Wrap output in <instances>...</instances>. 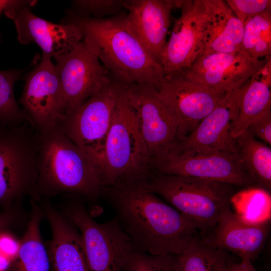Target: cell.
Listing matches in <instances>:
<instances>
[{
	"label": "cell",
	"instance_id": "29",
	"mask_svg": "<svg viewBox=\"0 0 271 271\" xmlns=\"http://www.w3.org/2000/svg\"><path fill=\"white\" fill-rule=\"evenodd\" d=\"M178 255H153L136 248L127 261L125 271H178Z\"/></svg>",
	"mask_w": 271,
	"mask_h": 271
},
{
	"label": "cell",
	"instance_id": "23",
	"mask_svg": "<svg viewBox=\"0 0 271 271\" xmlns=\"http://www.w3.org/2000/svg\"><path fill=\"white\" fill-rule=\"evenodd\" d=\"M235 139L238 157L243 169L257 187L271 188V148L247 129Z\"/></svg>",
	"mask_w": 271,
	"mask_h": 271
},
{
	"label": "cell",
	"instance_id": "4",
	"mask_svg": "<svg viewBox=\"0 0 271 271\" xmlns=\"http://www.w3.org/2000/svg\"><path fill=\"white\" fill-rule=\"evenodd\" d=\"M151 167L150 155L122 83L99 166L102 189L147 182L154 174Z\"/></svg>",
	"mask_w": 271,
	"mask_h": 271
},
{
	"label": "cell",
	"instance_id": "31",
	"mask_svg": "<svg viewBox=\"0 0 271 271\" xmlns=\"http://www.w3.org/2000/svg\"><path fill=\"white\" fill-rule=\"evenodd\" d=\"M227 5L243 24L251 17L271 10L270 0H227Z\"/></svg>",
	"mask_w": 271,
	"mask_h": 271
},
{
	"label": "cell",
	"instance_id": "24",
	"mask_svg": "<svg viewBox=\"0 0 271 271\" xmlns=\"http://www.w3.org/2000/svg\"><path fill=\"white\" fill-rule=\"evenodd\" d=\"M27 229L14 259L13 271H51L48 253L40 233L41 214L34 205Z\"/></svg>",
	"mask_w": 271,
	"mask_h": 271
},
{
	"label": "cell",
	"instance_id": "9",
	"mask_svg": "<svg viewBox=\"0 0 271 271\" xmlns=\"http://www.w3.org/2000/svg\"><path fill=\"white\" fill-rule=\"evenodd\" d=\"M54 58L63 91L65 116L113 81L100 63L95 47L83 38L70 51Z\"/></svg>",
	"mask_w": 271,
	"mask_h": 271
},
{
	"label": "cell",
	"instance_id": "20",
	"mask_svg": "<svg viewBox=\"0 0 271 271\" xmlns=\"http://www.w3.org/2000/svg\"><path fill=\"white\" fill-rule=\"evenodd\" d=\"M47 207L52 232L48 252L51 271H89L78 229L52 207Z\"/></svg>",
	"mask_w": 271,
	"mask_h": 271
},
{
	"label": "cell",
	"instance_id": "36",
	"mask_svg": "<svg viewBox=\"0 0 271 271\" xmlns=\"http://www.w3.org/2000/svg\"><path fill=\"white\" fill-rule=\"evenodd\" d=\"M14 218V213L11 211L0 213V234L6 231V229L12 224Z\"/></svg>",
	"mask_w": 271,
	"mask_h": 271
},
{
	"label": "cell",
	"instance_id": "5",
	"mask_svg": "<svg viewBox=\"0 0 271 271\" xmlns=\"http://www.w3.org/2000/svg\"><path fill=\"white\" fill-rule=\"evenodd\" d=\"M152 192L191 220L203 233L215 226L231 207L237 186L221 182L156 173L144 183Z\"/></svg>",
	"mask_w": 271,
	"mask_h": 271
},
{
	"label": "cell",
	"instance_id": "32",
	"mask_svg": "<svg viewBox=\"0 0 271 271\" xmlns=\"http://www.w3.org/2000/svg\"><path fill=\"white\" fill-rule=\"evenodd\" d=\"M256 138L271 144V110L267 111L256 118L247 129Z\"/></svg>",
	"mask_w": 271,
	"mask_h": 271
},
{
	"label": "cell",
	"instance_id": "19",
	"mask_svg": "<svg viewBox=\"0 0 271 271\" xmlns=\"http://www.w3.org/2000/svg\"><path fill=\"white\" fill-rule=\"evenodd\" d=\"M182 1H125L126 17L132 30L152 57L159 64L166 44L172 9Z\"/></svg>",
	"mask_w": 271,
	"mask_h": 271
},
{
	"label": "cell",
	"instance_id": "35",
	"mask_svg": "<svg viewBox=\"0 0 271 271\" xmlns=\"http://www.w3.org/2000/svg\"><path fill=\"white\" fill-rule=\"evenodd\" d=\"M228 271H258L254 267L252 261L248 259H242L239 262H232Z\"/></svg>",
	"mask_w": 271,
	"mask_h": 271
},
{
	"label": "cell",
	"instance_id": "16",
	"mask_svg": "<svg viewBox=\"0 0 271 271\" xmlns=\"http://www.w3.org/2000/svg\"><path fill=\"white\" fill-rule=\"evenodd\" d=\"M269 58H254L242 50L203 54L182 73L191 81L227 93L248 81Z\"/></svg>",
	"mask_w": 271,
	"mask_h": 271
},
{
	"label": "cell",
	"instance_id": "28",
	"mask_svg": "<svg viewBox=\"0 0 271 271\" xmlns=\"http://www.w3.org/2000/svg\"><path fill=\"white\" fill-rule=\"evenodd\" d=\"M18 70H0V126L17 125L29 121L15 100L13 86L19 79Z\"/></svg>",
	"mask_w": 271,
	"mask_h": 271
},
{
	"label": "cell",
	"instance_id": "30",
	"mask_svg": "<svg viewBox=\"0 0 271 271\" xmlns=\"http://www.w3.org/2000/svg\"><path fill=\"white\" fill-rule=\"evenodd\" d=\"M74 6L80 17L93 15L97 17L117 15L124 8L125 1L120 0H79L73 2Z\"/></svg>",
	"mask_w": 271,
	"mask_h": 271
},
{
	"label": "cell",
	"instance_id": "7",
	"mask_svg": "<svg viewBox=\"0 0 271 271\" xmlns=\"http://www.w3.org/2000/svg\"><path fill=\"white\" fill-rule=\"evenodd\" d=\"M67 213L81 234L89 271H125L136 247L115 217L98 223L79 203L70 205Z\"/></svg>",
	"mask_w": 271,
	"mask_h": 271
},
{
	"label": "cell",
	"instance_id": "14",
	"mask_svg": "<svg viewBox=\"0 0 271 271\" xmlns=\"http://www.w3.org/2000/svg\"><path fill=\"white\" fill-rule=\"evenodd\" d=\"M156 173L194 177L226 183L244 188L255 183L238 158L221 153L188 154L162 152L151 160Z\"/></svg>",
	"mask_w": 271,
	"mask_h": 271
},
{
	"label": "cell",
	"instance_id": "8",
	"mask_svg": "<svg viewBox=\"0 0 271 271\" xmlns=\"http://www.w3.org/2000/svg\"><path fill=\"white\" fill-rule=\"evenodd\" d=\"M121 88L122 83L113 80L65 116L60 125L98 169Z\"/></svg>",
	"mask_w": 271,
	"mask_h": 271
},
{
	"label": "cell",
	"instance_id": "1",
	"mask_svg": "<svg viewBox=\"0 0 271 271\" xmlns=\"http://www.w3.org/2000/svg\"><path fill=\"white\" fill-rule=\"evenodd\" d=\"M144 183L105 188L101 192L108 196L114 217L137 249L153 255H178L199 230Z\"/></svg>",
	"mask_w": 271,
	"mask_h": 271
},
{
	"label": "cell",
	"instance_id": "11",
	"mask_svg": "<svg viewBox=\"0 0 271 271\" xmlns=\"http://www.w3.org/2000/svg\"><path fill=\"white\" fill-rule=\"evenodd\" d=\"M246 82L227 92L191 133L173 144L165 152L188 154L221 153L238 157L236 143L231 137V132Z\"/></svg>",
	"mask_w": 271,
	"mask_h": 271
},
{
	"label": "cell",
	"instance_id": "33",
	"mask_svg": "<svg viewBox=\"0 0 271 271\" xmlns=\"http://www.w3.org/2000/svg\"><path fill=\"white\" fill-rule=\"evenodd\" d=\"M20 242L10 234L6 231L0 234V252L12 260L16 258Z\"/></svg>",
	"mask_w": 271,
	"mask_h": 271
},
{
	"label": "cell",
	"instance_id": "10",
	"mask_svg": "<svg viewBox=\"0 0 271 271\" xmlns=\"http://www.w3.org/2000/svg\"><path fill=\"white\" fill-rule=\"evenodd\" d=\"M20 103L38 133L60 125L65 116L63 91L50 58L42 55L41 62L27 75Z\"/></svg>",
	"mask_w": 271,
	"mask_h": 271
},
{
	"label": "cell",
	"instance_id": "12",
	"mask_svg": "<svg viewBox=\"0 0 271 271\" xmlns=\"http://www.w3.org/2000/svg\"><path fill=\"white\" fill-rule=\"evenodd\" d=\"M161 58L164 77L183 73L202 54L207 21L205 0H183Z\"/></svg>",
	"mask_w": 271,
	"mask_h": 271
},
{
	"label": "cell",
	"instance_id": "37",
	"mask_svg": "<svg viewBox=\"0 0 271 271\" xmlns=\"http://www.w3.org/2000/svg\"><path fill=\"white\" fill-rule=\"evenodd\" d=\"M11 260L0 252V271H6L10 266Z\"/></svg>",
	"mask_w": 271,
	"mask_h": 271
},
{
	"label": "cell",
	"instance_id": "2",
	"mask_svg": "<svg viewBox=\"0 0 271 271\" xmlns=\"http://www.w3.org/2000/svg\"><path fill=\"white\" fill-rule=\"evenodd\" d=\"M66 22L76 24L83 38L96 49L102 64L124 84H142L157 88L164 78L162 66L144 47L130 28L126 14L106 18L69 13Z\"/></svg>",
	"mask_w": 271,
	"mask_h": 271
},
{
	"label": "cell",
	"instance_id": "17",
	"mask_svg": "<svg viewBox=\"0 0 271 271\" xmlns=\"http://www.w3.org/2000/svg\"><path fill=\"white\" fill-rule=\"evenodd\" d=\"M29 6L4 11L15 25L18 39L22 44H37L42 55L50 58L67 53L82 39L80 28L70 22L57 24L34 15Z\"/></svg>",
	"mask_w": 271,
	"mask_h": 271
},
{
	"label": "cell",
	"instance_id": "25",
	"mask_svg": "<svg viewBox=\"0 0 271 271\" xmlns=\"http://www.w3.org/2000/svg\"><path fill=\"white\" fill-rule=\"evenodd\" d=\"M178 271H228L232 261L229 253L206 243L195 236L178 255Z\"/></svg>",
	"mask_w": 271,
	"mask_h": 271
},
{
	"label": "cell",
	"instance_id": "6",
	"mask_svg": "<svg viewBox=\"0 0 271 271\" xmlns=\"http://www.w3.org/2000/svg\"><path fill=\"white\" fill-rule=\"evenodd\" d=\"M38 177V133L28 122L0 126V204L32 195Z\"/></svg>",
	"mask_w": 271,
	"mask_h": 271
},
{
	"label": "cell",
	"instance_id": "27",
	"mask_svg": "<svg viewBox=\"0 0 271 271\" xmlns=\"http://www.w3.org/2000/svg\"><path fill=\"white\" fill-rule=\"evenodd\" d=\"M270 192L257 186L237 192L231 204L236 208L237 214L245 222L258 223L270 219Z\"/></svg>",
	"mask_w": 271,
	"mask_h": 271
},
{
	"label": "cell",
	"instance_id": "18",
	"mask_svg": "<svg viewBox=\"0 0 271 271\" xmlns=\"http://www.w3.org/2000/svg\"><path fill=\"white\" fill-rule=\"evenodd\" d=\"M270 226V219L255 224L245 222L229 207L207 235L201 237L211 246L252 261L263 249Z\"/></svg>",
	"mask_w": 271,
	"mask_h": 271
},
{
	"label": "cell",
	"instance_id": "22",
	"mask_svg": "<svg viewBox=\"0 0 271 271\" xmlns=\"http://www.w3.org/2000/svg\"><path fill=\"white\" fill-rule=\"evenodd\" d=\"M271 110V57L246 83L231 137L235 139L258 117Z\"/></svg>",
	"mask_w": 271,
	"mask_h": 271
},
{
	"label": "cell",
	"instance_id": "3",
	"mask_svg": "<svg viewBox=\"0 0 271 271\" xmlns=\"http://www.w3.org/2000/svg\"><path fill=\"white\" fill-rule=\"evenodd\" d=\"M38 169L34 196L69 192L91 198L101 193L97 166L60 126L38 133Z\"/></svg>",
	"mask_w": 271,
	"mask_h": 271
},
{
	"label": "cell",
	"instance_id": "34",
	"mask_svg": "<svg viewBox=\"0 0 271 271\" xmlns=\"http://www.w3.org/2000/svg\"><path fill=\"white\" fill-rule=\"evenodd\" d=\"M36 1H0V15L6 10L24 6L30 7L35 5Z\"/></svg>",
	"mask_w": 271,
	"mask_h": 271
},
{
	"label": "cell",
	"instance_id": "26",
	"mask_svg": "<svg viewBox=\"0 0 271 271\" xmlns=\"http://www.w3.org/2000/svg\"><path fill=\"white\" fill-rule=\"evenodd\" d=\"M243 25L241 50L256 59L271 57V10L251 17Z\"/></svg>",
	"mask_w": 271,
	"mask_h": 271
},
{
	"label": "cell",
	"instance_id": "13",
	"mask_svg": "<svg viewBox=\"0 0 271 271\" xmlns=\"http://www.w3.org/2000/svg\"><path fill=\"white\" fill-rule=\"evenodd\" d=\"M155 90L178 123V141L191 133L226 93L191 81L183 73L164 77Z\"/></svg>",
	"mask_w": 271,
	"mask_h": 271
},
{
	"label": "cell",
	"instance_id": "21",
	"mask_svg": "<svg viewBox=\"0 0 271 271\" xmlns=\"http://www.w3.org/2000/svg\"><path fill=\"white\" fill-rule=\"evenodd\" d=\"M205 3L207 21L201 55L241 50L244 31L242 22L226 1L205 0Z\"/></svg>",
	"mask_w": 271,
	"mask_h": 271
},
{
	"label": "cell",
	"instance_id": "15",
	"mask_svg": "<svg viewBox=\"0 0 271 271\" xmlns=\"http://www.w3.org/2000/svg\"><path fill=\"white\" fill-rule=\"evenodd\" d=\"M123 85L125 96L152 160L178 141V123L157 96L155 88L142 84Z\"/></svg>",
	"mask_w": 271,
	"mask_h": 271
}]
</instances>
